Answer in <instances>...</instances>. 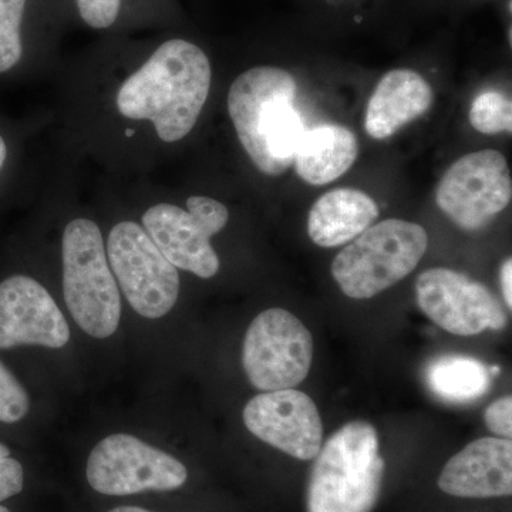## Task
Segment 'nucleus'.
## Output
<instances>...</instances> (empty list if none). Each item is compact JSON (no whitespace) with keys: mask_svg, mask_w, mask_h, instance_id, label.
<instances>
[{"mask_svg":"<svg viewBox=\"0 0 512 512\" xmlns=\"http://www.w3.org/2000/svg\"><path fill=\"white\" fill-rule=\"evenodd\" d=\"M69 340V323L45 285L25 274L0 282V349H60Z\"/></svg>","mask_w":512,"mask_h":512,"instance_id":"ddd939ff","label":"nucleus"},{"mask_svg":"<svg viewBox=\"0 0 512 512\" xmlns=\"http://www.w3.org/2000/svg\"><path fill=\"white\" fill-rule=\"evenodd\" d=\"M49 111L53 150L100 177H153L200 128L214 64L183 29L99 37L63 56Z\"/></svg>","mask_w":512,"mask_h":512,"instance_id":"f257e3e1","label":"nucleus"},{"mask_svg":"<svg viewBox=\"0 0 512 512\" xmlns=\"http://www.w3.org/2000/svg\"><path fill=\"white\" fill-rule=\"evenodd\" d=\"M87 481L97 493L131 495L183 487L187 468L165 451L131 434H111L90 453Z\"/></svg>","mask_w":512,"mask_h":512,"instance_id":"1a4fd4ad","label":"nucleus"},{"mask_svg":"<svg viewBox=\"0 0 512 512\" xmlns=\"http://www.w3.org/2000/svg\"><path fill=\"white\" fill-rule=\"evenodd\" d=\"M245 427L259 440L298 460H313L323 444L318 407L295 389L258 394L244 409Z\"/></svg>","mask_w":512,"mask_h":512,"instance_id":"f8f14e48","label":"nucleus"},{"mask_svg":"<svg viewBox=\"0 0 512 512\" xmlns=\"http://www.w3.org/2000/svg\"><path fill=\"white\" fill-rule=\"evenodd\" d=\"M384 473L379 434L367 421L340 427L320 447L308 484V512H370Z\"/></svg>","mask_w":512,"mask_h":512,"instance_id":"20e7f679","label":"nucleus"},{"mask_svg":"<svg viewBox=\"0 0 512 512\" xmlns=\"http://www.w3.org/2000/svg\"><path fill=\"white\" fill-rule=\"evenodd\" d=\"M312 359L311 332L286 309H266L249 325L242 366L255 389L275 392L298 386L309 375Z\"/></svg>","mask_w":512,"mask_h":512,"instance_id":"6e6552de","label":"nucleus"},{"mask_svg":"<svg viewBox=\"0 0 512 512\" xmlns=\"http://www.w3.org/2000/svg\"><path fill=\"white\" fill-rule=\"evenodd\" d=\"M491 370L476 357L446 355L437 357L426 369L431 392L450 403H468L490 390Z\"/></svg>","mask_w":512,"mask_h":512,"instance_id":"6ab92c4d","label":"nucleus"},{"mask_svg":"<svg viewBox=\"0 0 512 512\" xmlns=\"http://www.w3.org/2000/svg\"><path fill=\"white\" fill-rule=\"evenodd\" d=\"M73 26L99 37L183 29L178 0H69Z\"/></svg>","mask_w":512,"mask_h":512,"instance_id":"2eb2a0df","label":"nucleus"},{"mask_svg":"<svg viewBox=\"0 0 512 512\" xmlns=\"http://www.w3.org/2000/svg\"><path fill=\"white\" fill-rule=\"evenodd\" d=\"M501 291H503L504 301L508 309H512V261L511 258L505 259L501 265L500 271Z\"/></svg>","mask_w":512,"mask_h":512,"instance_id":"b1692460","label":"nucleus"},{"mask_svg":"<svg viewBox=\"0 0 512 512\" xmlns=\"http://www.w3.org/2000/svg\"><path fill=\"white\" fill-rule=\"evenodd\" d=\"M484 421L491 433L500 439L511 440L512 437V399L511 396L501 397L487 407Z\"/></svg>","mask_w":512,"mask_h":512,"instance_id":"4be33fe9","label":"nucleus"},{"mask_svg":"<svg viewBox=\"0 0 512 512\" xmlns=\"http://www.w3.org/2000/svg\"><path fill=\"white\" fill-rule=\"evenodd\" d=\"M441 491L460 498L507 497L512 494V443L484 437L450 458L439 477Z\"/></svg>","mask_w":512,"mask_h":512,"instance_id":"4468645a","label":"nucleus"},{"mask_svg":"<svg viewBox=\"0 0 512 512\" xmlns=\"http://www.w3.org/2000/svg\"><path fill=\"white\" fill-rule=\"evenodd\" d=\"M427 248L429 235L421 225L384 220L336 255L333 279L348 298L370 299L412 274Z\"/></svg>","mask_w":512,"mask_h":512,"instance_id":"423d86ee","label":"nucleus"},{"mask_svg":"<svg viewBox=\"0 0 512 512\" xmlns=\"http://www.w3.org/2000/svg\"><path fill=\"white\" fill-rule=\"evenodd\" d=\"M52 151L67 220L60 234L63 298L74 322L87 335L106 339L121 318V293L109 265L103 228L79 204L82 168Z\"/></svg>","mask_w":512,"mask_h":512,"instance_id":"f03ea898","label":"nucleus"},{"mask_svg":"<svg viewBox=\"0 0 512 512\" xmlns=\"http://www.w3.org/2000/svg\"><path fill=\"white\" fill-rule=\"evenodd\" d=\"M296 80L288 70L256 64L229 83L225 106L242 153L258 173L279 177L293 165L305 133L293 107Z\"/></svg>","mask_w":512,"mask_h":512,"instance_id":"7ed1b4c3","label":"nucleus"},{"mask_svg":"<svg viewBox=\"0 0 512 512\" xmlns=\"http://www.w3.org/2000/svg\"><path fill=\"white\" fill-rule=\"evenodd\" d=\"M468 119L478 133L495 134L512 131V103L510 97L495 90L478 94L471 104Z\"/></svg>","mask_w":512,"mask_h":512,"instance_id":"aec40b11","label":"nucleus"},{"mask_svg":"<svg viewBox=\"0 0 512 512\" xmlns=\"http://www.w3.org/2000/svg\"><path fill=\"white\" fill-rule=\"evenodd\" d=\"M109 512H151V511H147V510H144V508H140V507H117V508H113V510H110Z\"/></svg>","mask_w":512,"mask_h":512,"instance_id":"a878e982","label":"nucleus"},{"mask_svg":"<svg viewBox=\"0 0 512 512\" xmlns=\"http://www.w3.org/2000/svg\"><path fill=\"white\" fill-rule=\"evenodd\" d=\"M0 512H10V511L8 510V508L2 507V505H0Z\"/></svg>","mask_w":512,"mask_h":512,"instance_id":"bb28decb","label":"nucleus"},{"mask_svg":"<svg viewBox=\"0 0 512 512\" xmlns=\"http://www.w3.org/2000/svg\"><path fill=\"white\" fill-rule=\"evenodd\" d=\"M357 156L359 143L349 128L323 124L305 130L293 156V164L302 181L320 187L348 173Z\"/></svg>","mask_w":512,"mask_h":512,"instance_id":"a211bd4d","label":"nucleus"},{"mask_svg":"<svg viewBox=\"0 0 512 512\" xmlns=\"http://www.w3.org/2000/svg\"><path fill=\"white\" fill-rule=\"evenodd\" d=\"M25 471L22 464L12 457H0V503L22 493Z\"/></svg>","mask_w":512,"mask_h":512,"instance_id":"5701e85b","label":"nucleus"},{"mask_svg":"<svg viewBox=\"0 0 512 512\" xmlns=\"http://www.w3.org/2000/svg\"><path fill=\"white\" fill-rule=\"evenodd\" d=\"M433 100V89L420 73L390 70L379 80L367 103L366 133L375 140H386L424 116Z\"/></svg>","mask_w":512,"mask_h":512,"instance_id":"dca6fc26","label":"nucleus"},{"mask_svg":"<svg viewBox=\"0 0 512 512\" xmlns=\"http://www.w3.org/2000/svg\"><path fill=\"white\" fill-rule=\"evenodd\" d=\"M421 312L439 328L458 336L503 330L507 315L490 289L448 268H431L416 281Z\"/></svg>","mask_w":512,"mask_h":512,"instance_id":"9b49d317","label":"nucleus"},{"mask_svg":"<svg viewBox=\"0 0 512 512\" xmlns=\"http://www.w3.org/2000/svg\"><path fill=\"white\" fill-rule=\"evenodd\" d=\"M10 158H12V147L8 143V138L0 131V175L6 170Z\"/></svg>","mask_w":512,"mask_h":512,"instance_id":"393cba45","label":"nucleus"},{"mask_svg":"<svg viewBox=\"0 0 512 512\" xmlns=\"http://www.w3.org/2000/svg\"><path fill=\"white\" fill-rule=\"evenodd\" d=\"M379 214L375 200L366 192L355 188L326 192L309 212V238L318 247H340L372 227Z\"/></svg>","mask_w":512,"mask_h":512,"instance_id":"f3484780","label":"nucleus"},{"mask_svg":"<svg viewBox=\"0 0 512 512\" xmlns=\"http://www.w3.org/2000/svg\"><path fill=\"white\" fill-rule=\"evenodd\" d=\"M29 407L25 387L0 362V421L16 423L28 414Z\"/></svg>","mask_w":512,"mask_h":512,"instance_id":"412c9836","label":"nucleus"},{"mask_svg":"<svg viewBox=\"0 0 512 512\" xmlns=\"http://www.w3.org/2000/svg\"><path fill=\"white\" fill-rule=\"evenodd\" d=\"M97 187L116 212V221L104 235V242L120 293L143 318H163L171 312L180 296V271L161 254L140 221L130 214L127 205V214H120L113 188L104 178H99Z\"/></svg>","mask_w":512,"mask_h":512,"instance_id":"39448f33","label":"nucleus"},{"mask_svg":"<svg viewBox=\"0 0 512 512\" xmlns=\"http://www.w3.org/2000/svg\"><path fill=\"white\" fill-rule=\"evenodd\" d=\"M72 26L69 0H0V77L22 70L53 79Z\"/></svg>","mask_w":512,"mask_h":512,"instance_id":"0eeeda50","label":"nucleus"},{"mask_svg":"<svg viewBox=\"0 0 512 512\" xmlns=\"http://www.w3.org/2000/svg\"><path fill=\"white\" fill-rule=\"evenodd\" d=\"M512 180L507 158L481 150L458 158L441 177L436 202L458 228L478 231L511 204Z\"/></svg>","mask_w":512,"mask_h":512,"instance_id":"9d476101","label":"nucleus"}]
</instances>
